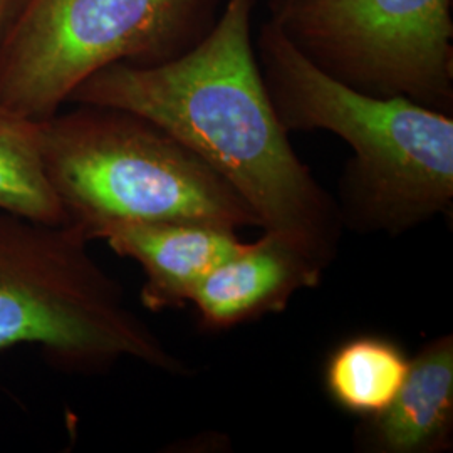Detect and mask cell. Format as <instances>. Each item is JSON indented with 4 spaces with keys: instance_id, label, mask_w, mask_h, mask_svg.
<instances>
[{
    "instance_id": "obj_1",
    "label": "cell",
    "mask_w": 453,
    "mask_h": 453,
    "mask_svg": "<svg viewBox=\"0 0 453 453\" xmlns=\"http://www.w3.org/2000/svg\"><path fill=\"white\" fill-rule=\"evenodd\" d=\"M256 0H226L194 48L158 65L116 63L69 103L138 114L190 148L242 196L264 232L326 273L341 242L338 202L296 155L252 41Z\"/></svg>"
},
{
    "instance_id": "obj_2",
    "label": "cell",
    "mask_w": 453,
    "mask_h": 453,
    "mask_svg": "<svg viewBox=\"0 0 453 453\" xmlns=\"http://www.w3.org/2000/svg\"><path fill=\"white\" fill-rule=\"evenodd\" d=\"M275 113L289 131H329L355 151L340 183L342 226L396 237L453 207V118L331 78L271 19L254 42Z\"/></svg>"
},
{
    "instance_id": "obj_3",
    "label": "cell",
    "mask_w": 453,
    "mask_h": 453,
    "mask_svg": "<svg viewBox=\"0 0 453 453\" xmlns=\"http://www.w3.org/2000/svg\"><path fill=\"white\" fill-rule=\"evenodd\" d=\"M44 158L65 224L89 241L130 222L259 226L211 166L138 114L95 104L59 111L44 121Z\"/></svg>"
},
{
    "instance_id": "obj_4",
    "label": "cell",
    "mask_w": 453,
    "mask_h": 453,
    "mask_svg": "<svg viewBox=\"0 0 453 453\" xmlns=\"http://www.w3.org/2000/svg\"><path fill=\"white\" fill-rule=\"evenodd\" d=\"M73 224H44L0 211V351L37 344L65 372H108L130 357L188 376Z\"/></svg>"
},
{
    "instance_id": "obj_5",
    "label": "cell",
    "mask_w": 453,
    "mask_h": 453,
    "mask_svg": "<svg viewBox=\"0 0 453 453\" xmlns=\"http://www.w3.org/2000/svg\"><path fill=\"white\" fill-rule=\"evenodd\" d=\"M222 0H26L0 41V108L48 121L95 73L194 48Z\"/></svg>"
},
{
    "instance_id": "obj_6",
    "label": "cell",
    "mask_w": 453,
    "mask_h": 453,
    "mask_svg": "<svg viewBox=\"0 0 453 453\" xmlns=\"http://www.w3.org/2000/svg\"><path fill=\"white\" fill-rule=\"evenodd\" d=\"M453 0H269L312 65L378 97L453 113Z\"/></svg>"
},
{
    "instance_id": "obj_7",
    "label": "cell",
    "mask_w": 453,
    "mask_h": 453,
    "mask_svg": "<svg viewBox=\"0 0 453 453\" xmlns=\"http://www.w3.org/2000/svg\"><path fill=\"white\" fill-rule=\"evenodd\" d=\"M323 274L291 243L264 232L259 241L243 243L213 267L188 303L205 329L220 331L282 312L296 292L316 288Z\"/></svg>"
},
{
    "instance_id": "obj_8",
    "label": "cell",
    "mask_w": 453,
    "mask_h": 453,
    "mask_svg": "<svg viewBox=\"0 0 453 453\" xmlns=\"http://www.w3.org/2000/svg\"><path fill=\"white\" fill-rule=\"evenodd\" d=\"M119 257L145 274L142 304L158 312L188 304L195 286L242 249L235 230L196 222H130L99 232Z\"/></svg>"
},
{
    "instance_id": "obj_9",
    "label": "cell",
    "mask_w": 453,
    "mask_h": 453,
    "mask_svg": "<svg viewBox=\"0 0 453 453\" xmlns=\"http://www.w3.org/2000/svg\"><path fill=\"white\" fill-rule=\"evenodd\" d=\"M453 440V336L428 341L410 359L395 400L366 418L357 443L366 452L438 453Z\"/></svg>"
},
{
    "instance_id": "obj_10",
    "label": "cell",
    "mask_w": 453,
    "mask_h": 453,
    "mask_svg": "<svg viewBox=\"0 0 453 453\" xmlns=\"http://www.w3.org/2000/svg\"><path fill=\"white\" fill-rule=\"evenodd\" d=\"M410 359L405 349L387 336L348 338L324 363V389L341 410L372 418L385 411L398 395Z\"/></svg>"
},
{
    "instance_id": "obj_11",
    "label": "cell",
    "mask_w": 453,
    "mask_h": 453,
    "mask_svg": "<svg viewBox=\"0 0 453 453\" xmlns=\"http://www.w3.org/2000/svg\"><path fill=\"white\" fill-rule=\"evenodd\" d=\"M0 211L65 224L44 158V121L0 108Z\"/></svg>"
},
{
    "instance_id": "obj_12",
    "label": "cell",
    "mask_w": 453,
    "mask_h": 453,
    "mask_svg": "<svg viewBox=\"0 0 453 453\" xmlns=\"http://www.w3.org/2000/svg\"><path fill=\"white\" fill-rule=\"evenodd\" d=\"M26 0H0V41L24 7Z\"/></svg>"
}]
</instances>
